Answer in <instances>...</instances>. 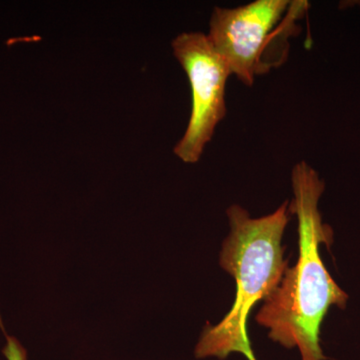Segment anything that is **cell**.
Segmentation results:
<instances>
[{
  "label": "cell",
  "mask_w": 360,
  "mask_h": 360,
  "mask_svg": "<svg viewBox=\"0 0 360 360\" xmlns=\"http://www.w3.org/2000/svg\"><path fill=\"white\" fill-rule=\"evenodd\" d=\"M226 213L231 231L222 245L220 265L236 279V300L219 324H206L194 354L198 359H225L231 354H243L248 360H257L248 335V319L252 307L278 288L288 267L283 238L290 220V203L285 201L259 219H252L238 205L229 206Z\"/></svg>",
  "instance_id": "2"
},
{
  "label": "cell",
  "mask_w": 360,
  "mask_h": 360,
  "mask_svg": "<svg viewBox=\"0 0 360 360\" xmlns=\"http://www.w3.org/2000/svg\"><path fill=\"white\" fill-rule=\"evenodd\" d=\"M309 8L307 1L255 0L224 8L214 7L208 39L226 61L232 75L246 86L285 63L290 40L302 32L298 21Z\"/></svg>",
  "instance_id": "3"
},
{
  "label": "cell",
  "mask_w": 360,
  "mask_h": 360,
  "mask_svg": "<svg viewBox=\"0 0 360 360\" xmlns=\"http://www.w3.org/2000/svg\"><path fill=\"white\" fill-rule=\"evenodd\" d=\"M172 49L191 89V117L174 153L184 162L195 163L226 115L225 96L231 72L205 33H181L172 41Z\"/></svg>",
  "instance_id": "4"
},
{
  "label": "cell",
  "mask_w": 360,
  "mask_h": 360,
  "mask_svg": "<svg viewBox=\"0 0 360 360\" xmlns=\"http://www.w3.org/2000/svg\"><path fill=\"white\" fill-rule=\"evenodd\" d=\"M291 181L290 208L297 217L300 257L264 300L257 321L269 329L274 342L288 349L297 348L302 360H326L321 345L322 321L331 305L345 309L348 296L324 266L319 250L321 243L329 245L333 240V231L322 222L319 210L323 180L302 161L293 167Z\"/></svg>",
  "instance_id": "1"
}]
</instances>
